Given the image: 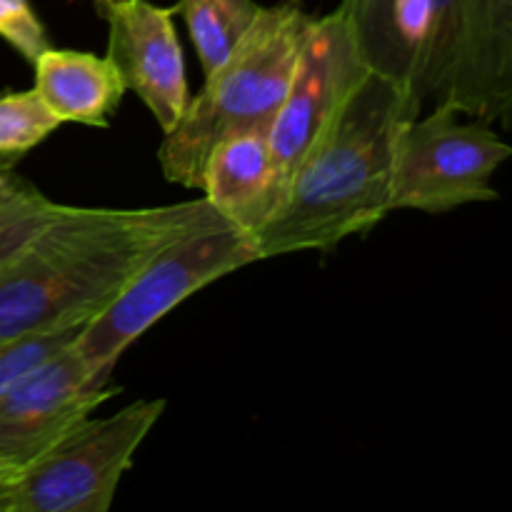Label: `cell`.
Wrapping results in <instances>:
<instances>
[{
    "label": "cell",
    "mask_w": 512,
    "mask_h": 512,
    "mask_svg": "<svg viewBox=\"0 0 512 512\" xmlns=\"http://www.w3.org/2000/svg\"><path fill=\"white\" fill-rule=\"evenodd\" d=\"M88 323L65 325V328L40 330V333H23L15 338L0 340V395L33 375L63 350L78 343L80 333Z\"/></svg>",
    "instance_id": "2e32d148"
},
{
    "label": "cell",
    "mask_w": 512,
    "mask_h": 512,
    "mask_svg": "<svg viewBox=\"0 0 512 512\" xmlns=\"http://www.w3.org/2000/svg\"><path fill=\"white\" fill-rule=\"evenodd\" d=\"M60 120L33 90L0 95V168L23 158L60 128Z\"/></svg>",
    "instance_id": "9a60e30c"
},
{
    "label": "cell",
    "mask_w": 512,
    "mask_h": 512,
    "mask_svg": "<svg viewBox=\"0 0 512 512\" xmlns=\"http://www.w3.org/2000/svg\"><path fill=\"white\" fill-rule=\"evenodd\" d=\"M200 193L233 228L253 238L288 195L268 133H240L215 145L205 163Z\"/></svg>",
    "instance_id": "8fae6325"
},
{
    "label": "cell",
    "mask_w": 512,
    "mask_h": 512,
    "mask_svg": "<svg viewBox=\"0 0 512 512\" xmlns=\"http://www.w3.org/2000/svg\"><path fill=\"white\" fill-rule=\"evenodd\" d=\"M0 38L13 45L30 65L50 48L45 25L28 0H0Z\"/></svg>",
    "instance_id": "e0dca14e"
},
{
    "label": "cell",
    "mask_w": 512,
    "mask_h": 512,
    "mask_svg": "<svg viewBox=\"0 0 512 512\" xmlns=\"http://www.w3.org/2000/svg\"><path fill=\"white\" fill-rule=\"evenodd\" d=\"M263 5L255 0H178L175 15H183L198 50L205 75L225 63L235 45L245 38Z\"/></svg>",
    "instance_id": "4fadbf2b"
},
{
    "label": "cell",
    "mask_w": 512,
    "mask_h": 512,
    "mask_svg": "<svg viewBox=\"0 0 512 512\" xmlns=\"http://www.w3.org/2000/svg\"><path fill=\"white\" fill-rule=\"evenodd\" d=\"M113 370L93 368L73 345L0 395V488L118 393L110 388Z\"/></svg>",
    "instance_id": "9c48e42d"
},
{
    "label": "cell",
    "mask_w": 512,
    "mask_h": 512,
    "mask_svg": "<svg viewBox=\"0 0 512 512\" xmlns=\"http://www.w3.org/2000/svg\"><path fill=\"white\" fill-rule=\"evenodd\" d=\"M512 148L480 118L460 120L453 108H430L403 123L393 155L390 213H450L498 198L493 178Z\"/></svg>",
    "instance_id": "52a82bcc"
},
{
    "label": "cell",
    "mask_w": 512,
    "mask_h": 512,
    "mask_svg": "<svg viewBox=\"0 0 512 512\" xmlns=\"http://www.w3.org/2000/svg\"><path fill=\"white\" fill-rule=\"evenodd\" d=\"M368 73L340 10L323 18L310 15L288 93L268 130L270 150L288 188L305 155Z\"/></svg>",
    "instance_id": "ba28073f"
},
{
    "label": "cell",
    "mask_w": 512,
    "mask_h": 512,
    "mask_svg": "<svg viewBox=\"0 0 512 512\" xmlns=\"http://www.w3.org/2000/svg\"><path fill=\"white\" fill-rule=\"evenodd\" d=\"M308 20L300 0L260 10L245 38L205 75L203 90L165 133L158 150L165 180L200 190L215 145L240 133H268L288 93Z\"/></svg>",
    "instance_id": "277c9868"
},
{
    "label": "cell",
    "mask_w": 512,
    "mask_h": 512,
    "mask_svg": "<svg viewBox=\"0 0 512 512\" xmlns=\"http://www.w3.org/2000/svg\"><path fill=\"white\" fill-rule=\"evenodd\" d=\"M98 13L108 20V58L125 90H133L168 133L190 100L173 8L118 0Z\"/></svg>",
    "instance_id": "30bf717a"
},
{
    "label": "cell",
    "mask_w": 512,
    "mask_h": 512,
    "mask_svg": "<svg viewBox=\"0 0 512 512\" xmlns=\"http://www.w3.org/2000/svg\"><path fill=\"white\" fill-rule=\"evenodd\" d=\"M365 68L430 108L510 125L512 0H343Z\"/></svg>",
    "instance_id": "7a4b0ae2"
},
{
    "label": "cell",
    "mask_w": 512,
    "mask_h": 512,
    "mask_svg": "<svg viewBox=\"0 0 512 512\" xmlns=\"http://www.w3.org/2000/svg\"><path fill=\"white\" fill-rule=\"evenodd\" d=\"M420 113L390 80L368 73L305 155L278 213L253 235L258 258L330 250L390 213L395 140Z\"/></svg>",
    "instance_id": "3957f363"
},
{
    "label": "cell",
    "mask_w": 512,
    "mask_h": 512,
    "mask_svg": "<svg viewBox=\"0 0 512 512\" xmlns=\"http://www.w3.org/2000/svg\"><path fill=\"white\" fill-rule=\"evenodd\" d=\"M113 3H118V0H95V5H98V10L105 8V5H113Z\"/></svg>",
    "instance_id": "ac0fdd59"
},
{
    "label": "cell",
    "mask_w": 512,
    "mask_h": 512,
    "mask_svg": "<svg viewBox=\"0 0 512 512\" xmlns=\"http://www.w3.org/2000/svg\"><path fill=\"white\" fill-rule=\"evenodd\" d=\"M220 225L205 195L138 210L63 205L0 263V340L90 323L165 245Z\"/></svg>",
    "instance_id": "6da1fadb"
},
{
    "label": "cell",
    "mask_w": 512,
    "mask_h": 512,
    "mask_svg": "<svg viewBox=\"0 0 512 512\" xmlns=\"http://www.w3.org/2000/svg\"><path fill=\"white\" fill-rule=\"evenodd\" d=\"M63 205L45 198L33 183L0 168V263L23 248Z\"/></svg>",
    "instance_id": "5bb4252c"
},
{
    "label": "cell",
    "mask_w": 512,
    "mask_h": 512,
    "mask_svg": "<svg viewBox=\"0 0 512 512\" xmlns=\"http://www.w3.org/2000/svg\"><path fill=\"white\" fill-rule=\"evenodd\" d=\"M255 260L253 238L233 225L183 235L155 253L85 325L75 350L93 368H115L120 355L185 298Z\"/></svg>",
    "instance_id": "5b68a950"
},
{
    "label": "cell",
    "mask_w": 512,
    "mask_h": 512,
    "mask_svg": "<svg viewBox=\"0 0 512 512\" xmlns=\"http://www.w3.org/2000/svg\"><path fill=\"white\" fill-rule=\"evenodd\" d=\"M35 93L60 123L105 128L128 93L110 58L50 45L35 58Z\"/></svg>",
    "instance_id": "7c38bea8"
},
{
    "label": "cell",
    "mask_w": 512,
    "mask_h": 512,
    "mask_svg": "<svg viewBox=\"0 0 512 512\" xmlns=\"http://www.w3.org/2000/svg\"><path fill=\"white\" fill-rule=\"evenodd\" d=\"M165 410V400L85 415L18 480L0 488V512H108L120 478Z\"/></svg>",
    "instance_id": "8992f818"
}]
</instances>
